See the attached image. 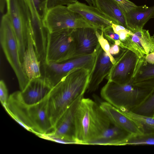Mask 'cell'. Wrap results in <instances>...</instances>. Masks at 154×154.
<instances>
[{"label":"cell","mask_w":154,"mask_h":154,"mask_svg":"<svg viewBox=\"0 0 154 154\" xmlns=\"http://www.w3.org/2000/svg\"><path fill=\"white\" fill-rule=\"evenodd\" d=\"M100 106L114 125L126 130L132 135L143 134L141 126L125 115L121 110L106 101L101 103Z\"/></svg>","instance_id":"15"},{"label":"cell","mask_w":154,"mask_h":154,"mask_svg":"<svg viewBox=\"0 0 154 154\" xmlns=\"http://www.w3.org/2000/svg\"><path fill=\"white\" fill-rule=\"evenodd\" d=\"M91 70L80 68L70 72L54 87L48 101V116L54 127L71 104L87 90Z\"/></svg>","instance_id":"1"},{"label":"cell","mask_w":154,"mask_h":154,"mask_svg":"<svg viewBox=\"0 0 154 154\" xmlns=\"http://www.w3.org/2000/svg\"><path fill=\"white\" fill-rule=\"evenodd\" d=\"M89 5L96 7L95 0H85Z\"/></svg>","instance_id":"38"},{"label":"cell","mask_w":154,"mask_h":154,"mask_svg":"<svg viewBox=\"0 0 154 154\" xmlns=\"http://www.w3.org/2000/svg\"><path fill=\"white\" fill-rule=\"evenodd\" d=\"M154 145V132L132 135L126 141V145Z\"/></svg>","instance_id":"26"},{"label":"cell","mask_w":154,"mask_h":154,"mask_svg":"<svg viewBox=\"0 0 154 154\" xmlns=\"http://www.w3.org/2000/svg\"><path fill=\"white\" fill-rule=\"evenodd\" d=\"M113 64L100 45L96 54L94 66L90 75L88 92L96 91L104 79L109 74Z\"/></svg>","instance_id":"14"},{"label":"cell","mask_w":154,"mask_h":154,"mask_svg":"<svg viewBox=\"0 0 154 154\" xmlns=\"http://www.w3.org/2000/svg\"><path fill=\"white\" fill-rule=\"evenodd\" d=\"M145 61L150 63H154V52L150 53L143 57Z\"/></svg>","instance_id":"36"},{"label":"cell","mask_w":154,"mask_h":154,"mask_svg":"<svg viewBox=\"0 0 154 154\" xmlns=\"http://www.w3.org/2000/svg\"><path fill=\"white\" fill-rule=\"evenodd\" d=\"M96 52L61 62L42 63L41 66V76L53 88L75 69L84 68L92 70L94 64Z\"/></svg>","instance_id":"7"},{"label":"cell","mask_w":154,"mask_h":154,"mask_svg":"<svg viewBox=\"0 0 154 154\" xmlns=\"http://www.w3.org/2000/svg\"><path fill=\"white\" fill-rule=\"evenodd\" d=\"M124 11L127 12L137 5L128 0H114Z\"/></svg>","instance_id":"34"},{"label":"cell","mask_w":154,"mask_h":154,"mask_svg":"<svg viewBox=\"0 0 154 154\" xmlns=\"http://www.w3.org/2000/svg\"><path fill=\"white\" fill-rule=\"evenodd\" d=\"M47 0H33L37 13L42 20L47 11Z\"/></svg>","instance_id":"29"},{"label":"cell","mask_w":154,"mask_h":154,"mask_svg":"<svg viewBox=\"0 0 154 154\" xmlns=\"http://www.w3.org/2000/svg\"><path fill=\"white\" fill-rule=\"evenodd\" d=\"M22 64L23 70L30 80L41 77V63L35 49L32 29L27 33L26 46Z\"/></svg>","instance_id":"17"},{"label":"cell","mask_w":154,"mask_h":154,"mask_svg":"<svg viewBox=\"0 0 154 154\" xmlns=\"http://www.w3.org/2000/svg\"><path fill=\"white\" fill-rule=\"evenodd\" d=\"M95 0L96 7L112 19L115 24L122 25L129 29L125 13L114 0Z\"/></svg>","instance_id":"21"},{"label":"cell","mask_w":154,"mask_h":154,"mask_svg":"<svg viewBox=\"0 0 154 154\" xmlns=\"http://www.w3.org/2000/svg\"><path fill=\"white\" fill-rule=\"evenodd\" d=\"M108 117L95 102L83 97L74 116V140L76 144H86L110 127Z\"/></svg>","instance_id":"3"},{"label":"cell","mask_w":154,"mask_h":154,"mask_svg":"<svg viewBox=\"0 0 154 154\" xmlns=\"http://www.w3.org/2000/svg\"><path fill=\"white\" fill-rule=\"evenodd\" d=\"M6 13L11 22L17 41L22 63L26 47L28 31L32 29V19L24 0H6Z\"/></svg>","instance_id":"6"},{"label":"cell","mask_w":154,"mask_h":154,"mask_svg":"<svg viewBox=\"0 0 154 154\" xmlns=\"http://www.w3.org/2000/svg\"><path fill=\"white\" fill-rule=\"evenodd\" d=\"M120 47L119 46L115 44H113L110 47L109 52L112 56L119 54L120 53Z\"/></svg>","instance_id":"35"},{"label":"cell","mask_w":154,"mask_h":154,"mask_svg":"<svg viewBox=\"0 0 154 154\" xmlns=\"http://www.w3.org/2000/svg\"><path fill=\"white\" fill-rule=\"evenodd\" d=\"M52 87L44 78L40 77L30 80L23 91L21 96L23 101L28 105L36 104L49 94Z\"/></svg>","instance_id":"16"},{"label":"cell","mask_w":154,"mask_h":154,"mask_svg":"<svg viewBox=\"0 0 154 154\" xmlns=\"http://www.w3.org/2000/svg\"><path fill=\"white\" fill-rule=\"evenodd\" d=\"M154 77V63L146 62L143 57L139 59L131 82Z\"/></svg>","instance_id":"23"},{"label":"cell","mask_w":154,"mask_h":154,"mask_svg":"<svg viewBox=\"0 0 154 154\" xmlns=\"http://www.w3.org/2000/svg\"><path fill=\"white\" fill-rule=\"evenodd\" d=\"M42 23L49 33L82 27L94 28L81 15L64 5L57 6L48 10Z\"/></svg>","instance_id":"8"},{"label":"cell","mask_w":154,"mask_h":154,"mask_svg":"<svg viewBox=\"0 0 154 154\" xmlns=\"http://www.w3.org/2000/svg\"><path fill=\"white\" fill-rule=\"evenodd\" d=\"M99 30L98 29H96V33L100 44L102 49L109 57L113 64H114L116 62V60L109 53L110 46L109 42L105 38L103 31L101 30L100 32Z\"/></svg>","instance_id":"27"},{"label":"cell","mask_w":154,"mask_h":154,"mask_svg":"<svg viewBox=\"0 0 154 154\" xmlns=\"http://www.w3.org/2000/svg\"><path fill=\"white\" fill-rule=\"evenodd\" d=\"M83 96L78 97L69 106L57 122L53 132L42 138L62 143L76 144L74 140V116Z\"/></svg>","instance_id":"11"},{"label":"cell","mask_w":154,"mask_h":154,"mask_svg":"<svg viewBox=\"0 0 154 154\" xmlns=\"http://www.w3.org/2000/svg\"><path fill=\"white\" fill-rule=\"evenodd\" d=\"M1 45L5 57L14 71L20 91L30 80L24 72L20 61L18 45L10 20L6 13L1 17L0 26Z\"/></svg>","instance_id":"5"},{"label":"cell","mask_w":154,"mask_h":154,"mask_svg":"<svg viewBox=\"0 0 154 154\" xmlns=\"http://www.w3.org/2000/svg\"><path fill=\"white\" fill-rule=\"evenodd\" d=\"M122 49L106 78L108 81L124 84L131 81L139 59L131 50Z\"/></svg>","instance_id":"10"},{"label":"cell","mask_w":154,"mask_h":154,"mask_svg":"<svg viewBox=\"0 0 154 154\" xmlns=\"http://www.w3.org/2000/svg\"><path fill=\"white\" fill-rule=\"evenodd\" d=\"M48 96L36 104L28 105L23 101L21 91H17L10 95L4 107L26 129L42 137L51 134L54 130L48 114Z\"/></svg>","instance_id":"2"},{"label":"cell","mask_w":154,"mask_h":154,"mask_svg":"<svg viewBox=\"0 0 154 154\" xmlns=\"http://www.w3.org/2000/svg\"><path fill=\"white\" fill-rule=\"evenodd\" d=\"M122 111L125 115L141 126L143 134L154 132V117L140 115L130 111Z\"/></svg>","instance_id":"24"},{"label":"cell","mask_w":154,"mask_h":154,"mask_svg":"<svg viewBox=\"0 0 154 154\" xmlns=\"http://www.w3.org/2000/svg\"><path fill=\"white\" fill-rule=\"evenodd\" d=\"M125 13L128 29L134 32L143 29L146 23L154 17V5L137 6Z\"/></svg>","instance_id":"19"},{"label":"cell","mask_w":154,"mask_h":154,"mask_svg":"<svg viewBox=\"0 0 154 154\" xmlns=\"http://www.w3.org/2000/svg\"><path fill=\"white\" fill-rule=\"evenodd\" d=\"M130 111L140 115L154 117V88L150 95L143 102Z\"/></svg>","instance_id":"25"},{"label":"cell","mask_w":154,"mask_h":154,"mask_svg":"<svg viewBox=\"0 0 154 154\" xmlns=\"http://www.w3.org/2000/svg\"><path fill=\"white\" fill-rule=\"evenodd\" d=\"M104 35L110 42L114 44L116 41L120 40L119 35L115 33L112 27L106 28L103 30Z\"/></svg>","instance_id":"32"},{"label":"cell","mask_w":154,"mask_h":154,"mask_svg":"<svg viewBox=\"0 0 154 154\" xmlns=\"http://www.w3.org/2000/svg\"><path fill=\"white\" fill-rule=\"evenodd\" d=\"M151 39L152 43L154 45V34L152 36H151Z\"/></svg>","instance_id":"39"},{"label":"cell","mask_w":154,"mask_h":154,"mask_svg":"<svg viewBox=\"0 0 154 154\" xmlns=\"http://www.w3.org/2000/svg\"><path fill=\"white\" fill-rule=\"evenodd\" d=\"M131 82L133 85L140 88L149 89L154 88V77Z\"/></svg>","instance_id":"30"},{"label":"cell","mask_w":154,"mask_h":154,"mask_svg":"<svg viewBox=\"0 0 154 154\" xmlns=\"http://www.w3.org/2000/svg\"><path fill=\"white\" fill-rule=\"evenodd\" d=\"M112 27L114 32L118 34L119 36V39L122 44L127 39L133 32L130 30L126 29L123 26L113 23Z\"/></svg>","instance_id":"28"},{"label":"cell","mask_w":154,"mask_h":154,"mask_svg":"<svg viewBox=\"0 0 154 154\" xmlns=\"http://www.w3.org/2000/svg\"><path fill=\"white\" fill-rule=\"evenodd\" d=\"M77 1V0H47V10L59 5H66L67 6Z\"/></svg>","instance_id":"31"},{"label":"cell","mask_w":154,"mask_h":154,"mask_svg":"<svg viewBox=\"0 0 154 154\" xmlns=\"http://www.w3.org/2000/svg\"><path fill=\"white\" fill-rule=\"evenodd\" d=\"M73 29H66L48 32L44 63L60 62L73 58L75 50L72 34Z\"/></svg>","instance_id":"9"},{"label":"cell","mask_w":154,"mask_h":154,"mask_svg":"<svg viewBox=\"0 0 154 154\" xmlns=\"http://www.w3.org/2000/svg\"><path fill=\"white\" fill-rule=\"evenodd\" d=\"M153 89L140 88L131 81L121 84L108 82L100 91L101 97L115 107L123 111H130L143 102L151 94Z\"/></svg>","instance_id":"4"},{"label":"cell","mask_w":154,"mask_h":154,"mask_svg":"<svg viewBox=\"0 0 154 154\" xmlns=\"http://www.w3.org/2000/svg\"><path fill=\"white\" fill-rule=\"evenodd\" d=\"M27 6L31 17L32 36L36 40H41L46 36L47 31L42 20L38 14L33 0H24Z\"/></svg>","instance_id":"22"},{"label":"cell","mask_w":154,"mask_h":154,"mask_svg":"<svg viewBox=\"0 0 154 154\" xmlns=\"http://www.w3.org/2000/svg\"><path fill=\"white\" fill-rule=\"evenodd\" d=\"M73 12L78 13L94 28L100 30L112 27L113 20L97 7L88 5L78 1L67 6Z\"/></svg>","instance_id":"13"},{"label":"cell","mask_w":154,"mask_h":154,"mask_svg":"<svg viewBox=\"0 0 154 154\" xmlns=\"http://www.w3.org/2000/svg\"><path fill=\"white\" fill-rule=\"evenodd\" d=\"M8 97L6 85L4 81L1 80L0 81V100L3 107L7 104Z\"/></svg>","instance_id":"33"},{"label":"cell","mask_w":154,"mask_h":154,"mask_svg":"<svg viewBox=\"0 0 154 154\" xmlns=\"http://www.w3.org/2000/svg\"><path fill=\"white\" fill-rule=\"evenodd\" d=\"M91 27H82L73 29L75 50L73 58L92 54L100 46L96 34V30Z\"/></svg>","instance_id":"12"},{"label":"cell","mask_w":154,"mask_h":154,"mask_svg":"<svg viewBox=\"0 0 154 154\" xmlns=\"http://www.w3.org/2000/svg\"><path fill=\"white\" fill-rule=\"evenodd\" d=\"M6 8V0H0V11L1 13L3 14Z\"/></svg>","instance_id":"37"},{"label":"cell","mask_w":154,"mask_h":154,"mask_svg":"<svg viewBox=\"0 0 154 154\" xmlns=\"http://www.w3.org/2000/svg\"><path fill=\"white\" fill-rule=\"evenodd\" d=\"M132 135L126 130L116 126L110 127L95 140L87 145H125Z\"/></svg>","instance_id":"20"},{"label":"cell","mask_w":154,"mask_h":154,"mask_svg":"<svg viewBox=\"0 0 154 154\" xmlns=\"http://www.w3.org/2000/svg\"><path fill=\"white\" fill-rule=\"evenodd\" d=\"M126 48L134 53L140 59L154 52V45L148 30L142 29L130 35L126 45Z\"/></svg>","instance_id":"18"}]
</instances>
